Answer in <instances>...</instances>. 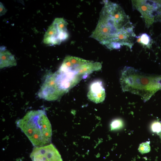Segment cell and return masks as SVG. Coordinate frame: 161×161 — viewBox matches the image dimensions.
<instances>
[{
    "label": "cell",
    "instance_id": "1",
    "mask_svg": "<svg viewBox=\"0 0 161 161\" xmlns=\"http://www.w3.org/2000/svg\"><path fill=\"white\" fill-rule=\"evenodd\" d=\"M104 2L98 23L91 37L109 49H118L123 45L131 49L136 36L129 16L118 4Z\"/></svg>",
    "mask_w": 161,
    "mask_h": 161
},
{
    "label": "cell",
    "instance_id": "2",
    "mask_svg": "<svg viewBox=\"0 0 161 161\" xmlns=\"http://www.w3.org/2000/svg\"><path fill=\"white\" fill-rule=\"evenodd\" d=\"M16 123L35 147L47 145L51 142V125L44 110L29 111Z\"/></svg>",
    "mask_w": 161,
    "mask_h": 161
},
{
    "label": "cell",
    "instance_id": "3",
    "mask_svg": "<svg viewBox=\"0 0 161 161\" xmlns=\"http://www.w3.org/2000/svg\"><path fill=\"white\" fill-rule=\"evenodd\" d=\"M67 24L64 18H55L44 35V43L50 45H59L66 40L69 36Z\"/></svg>",
    "mask_w": 161,
    "mask_h": 161
},
{
    "label": "cell",
    "instance_id": "4",
    "mask_svg": "<svg viewBox=\"0 0 161 161\" xmlns=\"http://www.w3.org/2000/svg\"><path fill=\"white\" fill-rule=\"evenodd\" d=\"M32 161H63L59 151L52 144L34 147L30 154Z\"/></svg>",
    "mask_w": 161,
    "mask_h": 161
},
{
    "label": "cell",
    "instance_id": "5",
    "mask_svg": "<svg viewBox=\"0 0 161 161\" xmlns=\"http://www.w3.org/2000/svg\"><path fill=\"white\" fill-rule=\"evenodd\" d=\"M133 6L141 14L144 18L146 25L149 27L154 20V12L158 7V3L151 1H133Z\"/></svg>",
    "mask_w": 161,
    "mask_h": 161
},
{
    "label": "cell",
    "instance_id": "6",
    "mask_svg": "<svg viewBox=\"0 0 161 161\" xmlns=\"http://www.w3.org/2000/svg\"><path fill=\"white\" fill-rule=\"evenodd\" d=\"M87 97L90 100L96 103H101L104 100L106 93L101 81L95 80L90 84Z\"/></svg>",
    "mask_w": 161,
    "mask_h": 161
},
{
    "label": "cell",
    "instance_id": "7",
    "mask_svg": "<svg viewBox=\"0 0 161 161\" xmlns=\"http://www.w3.org/2000/svg\"><path fill=\"white\" fill-rule=\"evenodd\" d=\"M16 65V60L13 55L6 49L0 48V68L12 66Z\"/></svg>",
    "mask_w": 161,
    "mask_h": 161
},
{
    "label": "cell",
    "instance_id": "8",
    "mask_svg": "<svg viewBox=\"0 0 161 161\" xmlns=\"http://www.w3.org/2000/svg\"><path fill=\"white\" fill-rule=\"evenodd\" d=\"M137 42L148 47L150 46V38L146 33H143L137 37Z\"/></svg>",
    "mask_w": 161,
    "mask_h": 161
},
{
    "label": "cell",
    "instance_id": "9",
    "mask_svg": "<svg viewBox=\"0 0 161 161\" xmlns=\"http://www.w3.org/2000/svg\"><path fill=\"white\" fill-rule=\"evenodd\" d=\"M150 142L147 141L141 144L138 149L139 151L142 154L149 152L150 151Z\"/></svg>",
    "mask_w": 161,
    "mask_h": 161
},
{
    "label": "cell",
    "instance_id": "10",
    "mask_svg": "<svg viewBox=\"0 0 161 161\" xmlns=\"http://www.w3.org/2000/svg\"><path fill=\"white\" fill-rule=\"evenodd\" d=\"M123 122L121 120L117 119L114 120L111 125V129L112 130L119 129L123 126Z\"/></svg>",
    "mask_w": 161,
    "mask_h": 161
},
{
    "label": "cell",
    "instance_id": "11",
    "mask_svg": "<svg viewBox=\"0 0 161 161\" xmlns=\"http://www.w3.org/2000/svg\"><path fill=\"white\" fill-rule=\"evenodd\" d=\"M152 131L158 134L161 131V123L159 121H155L151 125Z\"/></svg>",
    "mask_w": 161,
    "mask_h": 161
},
{
    "label": "cell",
    "instance_id": "12",
    "mask_svg": "<svg viewBox=\"0 0 161 161\" xmlns=\"http://www.w3.org/2000/svg\"><path fill=\"white\" fill-rule=\"evenodd\" d=\"M0 11L1 16L4 14L6 11L5 8L1 2H0Z\"/></svg>",
    "mask_w": 161,
    "mask_h": 161
},
{
    "label": "cell",
    "instance_id": "13",
    "mask_svg": "<svg viewBox=\"0 0 161 161\" xmlns=\"http://www.w3.org/2000/svg\"><path fill=\"white\" fill-rule=\"evenodd\" d=\"M160 9L159 8V4L158 7V10L157 13V16L156 17V18H157L159 20L161 21V5H160Z\"/></svg>",
    "mask_w": 161,
    "mask_h": 161
},
{
    "label": "cell",
    "instance_id": "14",
    "mask_svg": "<svg viewBox=\"0 0 161 161\" xmlns=\"http://www.w3.org/2000/svg\"><path fill=\"white\" fill-rule=\"evenodd\" d=\"M158 135H159L160 138L161 140V131L158 134Z\"/></svg>",
    "mask_w": 161,
    "mask_h": 161
}]
</instances>
